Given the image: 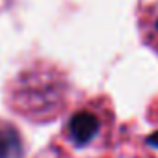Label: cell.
<instances>
[{
  "label": "cell",
  "mask_w": 158,
  "mask_h": 158,
  "mask_svg": "<svg viewBox=\"0 0 158 158\" xmlns=\"http://www.w3.org/2000/svg\"><path fill=\"white\" fill-rule=\"evenodd\" d=\"M99 128H101L99 119L89 112H78L69 121V134H71L73 141H76L78 145L91 141L97 136Z\"/></svg>",
  "instance_id": "6da1fadb"
},
{
  "label": "cell",
  "mask_w": 158,
  "mask_h": 158,
  "mask_svg": "<svg viewBox=\"0 0 158 158\" xmlns=\"http://www.w3.org/2000/svg\"><path fill=\"white\" fill-rule=\"evenodd\" d=\"M151 145H154V147H158V132H154L152 136H149V139H147Z\"/></svg>",
  "instance_id": "7a4b0ae2"
},
{
  "label": "cell",
  "mask_w": 158,
  "mask_h": 158,
  "mask_svg": "<svg viewBox=\"0 0 158 158\" xmlns=\"http://www.w3.org/2000/svg\"><path fill=\"white\" fill-rule=\"evenodd\" d=\"M152 32L158 35V11H156V15H154V21H152Z\"/></svg>",
  "instance_id": "3957f363"
}]
</instances>
